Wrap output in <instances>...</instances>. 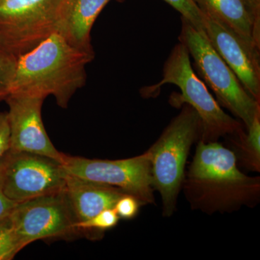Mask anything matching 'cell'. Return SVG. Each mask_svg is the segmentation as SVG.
<instances>
[{"label": "cell", "instance_id": "obj_22", "mask_svg": "<svg viewBox=\"0 0 260 260\" xmlns=\"http://www.w3.org/2000/svg\"><path fill=\"white\" fill-rule=\"evenodd\" d=\"M3 179H4V167L3 160L0 162V218L8 215L17 205V203L12 201L3 191Z\"/></svg>", "mask_w": 260, "mask_h": 260}, {"label": "cell", "instance_id": "obj_2", "mask_svg": "<svg viewBox=\"0 0 260 260\" xmlns=\"http://www.w3.org/2000/svg\"><path fill=\"white\" fill-rule=\"evenodd\" d=\"M95 53L75 47L54 32L17 58L16 71L9 95L45 99L51 95L66 109L77 90L86 83L87 65Z\"/></svg>", "mask_w": 260, "mask_h": 260}, {"label": "cell", "instance_id": "obj_15", "mask_svg": "<svg viewBox=\"0 0 260 260\" xmlns=\"http://www.w3.org/2000/svg\"><path fill=\"white\" fill-rule=\"evenodd\" d=\"M235 147L234 151L237 162H240L248 170L260 172V114L250 126L239 136L229 138Z\"/></svg>", "mask_w": 260, "mask_h": 260}, {"label": "cell", "instance_id": "obj_1", "mask_svg": "<svg viewBox=\"0 0 260 260\" xmlns=\"http://www.w3.org/2000/svg\"><path fill=\"white\" fill-rule=\"evenodd\" d=\"M198 143L181 186L191 208L212 215L257 205L260 178L241 172L234 152L218 141Z\"/></svg>", "mask_w": 260, "mask_h": 260}, {"label": "cell", "instance_id": "obj_12", "mask_svg": "<svg viewBox=\"0 0 260 260\" xmlns=\"http://www.w3.org/2000/svg\"><path fill=\"white\" fill-rule=\"evenodd\" d=\"M64 191L77 223L93 218L103 210L114 208L117 200L126 194L115 186L87 180L68 173Z\"/></svg>", "mask_w": 260, "mask_h": 260}, {"label": "cell", "instance_id": "obj_14", "mask_svg": "<svg viewBox=\"0 0 260 260\" xmlns=\"http://www.w3.org/2000/svg\"><path fill=\"white\" fill-rule=\"evenodd\" d=\"M211 17L260 50V21L246 0H193Z\"/></svg>", "mask_w": 260, "mask_h": 260}, {"label": "cell", "instance_id": "obj_9", "mask_svg": "<svg viewBox=\"0 0 260 260\" xmlns=\"http://www.w3.org/2000/svg\"><path fill=\"white\" fill-rule=\"evenodd\" d=\"M10 216L22 249L36 241L78 232L64 189L17 203Z\"/></svg>", "mask_w": 260, "mask_h": 260}, {"label": "cell", "instance_id": "obj_4", "mask_svg": "<svg viewBox=\"0 0 260 260\" xmlns=\"http://www.w3.org/2000/svg\"><path fill=\"white\" fill-rule=\"evenodd\" d=\"M181 107V112L147 150L150 157L152 185L161 196L162 215L167 218L175 211L188 155L192 145L199 141L202 133L201 119L196 111L188 104Z\"/></svg>", "mask_w": 260, "mask_h": 260}, {"label": "cell", "instance_id": "obj_10", "mask_svg": "<svg viewBox=\"0 0 260 260\" xmlns=\"http://www.w3.org/2000/svg\"><path fill=\"white\" fill-rule=\"evenodd\" d=\"M45 99L9 95L5 101L10 126V150L27 152L49 157L62 164L64 154L58 151L48 136L42 120Z\"/></svg>", "mask_w": 260, "mask_h": 260}, {"label": "cell", "instance_id": "obj_23", "mask_svg": "<svg viewBox=\"0 0 260 260\" xmlns=\"http://www.w3.org/2000/svg\"><path fill=\"white\" fill-rule=\"evenodd\" d=\"M256 19L260 21V0H246Z\"/></svg>", "mask_w": 260, "mask_h": 260}, {"label": "cell", "instance_id": "obj_20", "mask_svg": "<svg viewBox=\"0 0 260 260\" xmlns=\"http://www.w3.org/2000/svg\"><path fill=\"white\" fill-rule=\"evenodd\" d=\"M141 205L139 201L132 195L125 194L121 196L116 202L114 209L119 215V218H134L139 211Z\"/></svg>", "mask_w": 260, "mask_h": 260}, {"label": "cell", "instance_id": "obj_18", "mask_svg": "<svg viewBox=\"0 0 260 260\" xmlns=\"http://www.w3.org/2000/svg\"><path fill=\"white\" fill-rule=\"evenodd\" d=\"M119 217L114 208L103 210L93 218L88 219L84 222L75 223L78 232L102 233L104 231L112 229L115 227L119 222Z\"/></svg>", "mask_w": 260, "mask_h": 260}, {"label": "cell", "instance_id": "obj_6", "mask_svg": "<svg viewBox=\"0 0 260 260\" xmlns=\"http://www.w3.org/2000/svg\"><path fill=\"white\" fill-rule=\"evenodd\" d=\"M61 0H0V31L18 56L58 31Z\"/></svg>", "mask_w": 260, "mask_h": 260}, {"label": "cell", "instance_id": "obj_5", "mask_svg": "<svg viewBox=\"0 0 260 260\" xmlns=\"http://www.w3.org/2000/svg\"><path fill=\"white\" fill-rule=\"evenodd\" d=\"M179 42L185 45L202 80L215 93L220 107L228 109L245 126L260 114V103L243 87L234 72L210 44L204 30L181 18Z\"/></svg>", "mask_w": 260, "mask_h": 260}, {"label": "cell", "instance_id": "obj_16", "mask_svg": "<svg viewBox=\"0 0 260 260\" xmlns=\"http://www.w3.org/2000/svg\"><path fill=\"white\" fill-rule=\"evenodd\" d=\"M10 213L0 218V260H11L22 250Z\"/></svg>", "mask_w": 260, "mask_h": 260}, {"label": "cell", "instance_id": "obj_7", "mask_svg": "<svg viewBox=\"0 0 260 260\" xmlns=\"http://www.w3.org/2000/svg\"><path fill=\"white\" fill-rule=\"evenodd\" d=\"M62 167L68 174L119 188L141 205L155 202L148 151L133 158L109 160L65 155Z\"/></svg>", "mask_w": 260, "mask_h": 260}, {"label": "cell", "instance_id": "obj_24", "mask_svg": "<svg viewBox=\"0 0 260 260\" xmlns=\"http://www.w3.org/2000/svg\"><path fill=\"white\" fill-rule=\"evenodd\" d=\"M0 49H5V50L8 51L7 49L6 46H5L4 39H3V35H2L1 31H0Z\"/></svg>", "mask_w": 260, "mask_h": 260}, {"label": "cell", "instance_id": "obj_11", "mask_svg": "<svg viewBox=\"0 0 260 260\" xmlns=\"http://www.w3.org/2000/svg\"><path fill=\"white\" fill-rule=\"evenodd\" d=\"M203 30L246 91L260 103V50L204 13Z\"/></svg>", "mask_w": 260, "mask_h": 260}, {"label": "cell", "instance_id": "obj_21", "mask_svg": "<svg viewBox=\"0 0 260 260\" xmlns=\"http://www.w3.org/2000/svg\"><path fill=\"white\" fill-rule=\"evenodd\" d=\"M10 126L8 113L0 112V162L10 150Z\"/></svg>", "mask_w": 260, "mask_h": 260}, {"label": "cell", "instance_id": "obj_3", "mask_svg": "<svg viewBox=\"0 0 260 260\" xmlns=\"http://www.w3.org/2000/svg\"><path fill=\"white\" fill-rule=\"evenodd\" d=\"M165 84H174L181 90V93L171 96L172 106L180 107L188 104L199 115L202 122L199 141L216 142L223 137L234 138L245 132L244 124L224 112L204 82L194 73L189 51L180 42L173 48L164 64L162 80L142 89L141 93L146 97H154Z\"/></svg>", "mask_w": 260, "mask_h": 260}, {"label": "cell", "instance_id": "obj_13", "mask_svg": "<svg viewBox=\"0 0 260 260\" xmlns=\"http://www.w3.org/2000/svg\"><path fill=\"white\" fill-rule=\"evenodd\" d=\"M111 0H61L58 31L75 47L94 52L90 32Z\"/></svg>", "mask_w": 260, "mask_h": 260}, {"label": "cell", "instance_id": "obj_8", "mask_svg": "<svg viewBox=\"0 0 260 260\" xmlns=\"http://www.w3.org/2000/svg\"><path fill=\"white\" fill-rule=\"evenodd\" d=\"M3 191L15 203L64 190L67 173L62 164L49 157L9 151L3 158Z\"/></svg>", "mask_w": 260, "mask_h": 260}, {"label": "cell", "instance_id": "obj_19", "mask_svg": "<svg viewBox=\"0 0 260 260\" xmlns=\"http://www.w3.org/2000/svg\"><path fill=\"white\" fill-rule=\"evenodd\" d=\"M195 28L203 30V13L193 0H164Z\"/></svg>", "mask_w": 260, "mask_h": 260}, {"label": "cell", "instance_id": "obj_17", "mask_svg": "<svg viewBox=\"0 0 260 260\" xmlns=\"http://www.w3.org/2000/svg\"><path fill=\"white\" fill-rule=\"evenodd\" d=\"M17 58L13 53L0 49V102L9 95L16 71Z\"/></svg>", "mask_w": 260, "mask_h": 260}]
</instances>
